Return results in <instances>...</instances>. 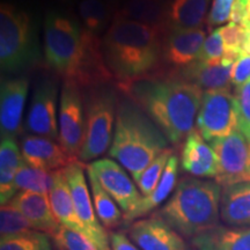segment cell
<instances>
[{
    "instance_id": "1",
    "label": "cell",
    "mask_w": 250,
    "mask_h": 250,
    "mask_svg": "<svg viewBox=\"0 0 250 250\" xmlns=\"http://www.w3.org/2000/svg\"><path fill=\"white\" fill-rule=\"evenodd\" d=\"M44 56L49 67L64 78L65 83L80 88L104 85L114 78L99 36L57 12L45 17Z\"/></svg>"
},
{
    "instance_id": "2",
    "label": "cell",
    "mask_w": 250,
    "mask_h": 250,
    "mask_svg": "<svg viewBox=\"0 0 250 250\" xmlns=\"http://www.w3.org/2000/svg\"><path fill=\"white\" fill-rule=\"evenodd\" d=\"M121 87L173 145H179L193 130L204 94L198 86L170 74L122 83Z\"/></svg>"
},
{
    "instance_id": "3",
    "label": "cell",
    "mask_w": 250,
    "mask_h": 250,
    "mask_svg": "<svg viewBox=\"0 0 250 250\" xmlns=\"http://www.w3.org/2000/svg\"><path fill=\"white\" fill-rule=\"evenodd\" d=\"M166 30L114 18L102 40L103 56L114 78L131 83L152 76L162 59Z\"/></svg>"
},
{
    "instance_id": "4",
    "label": "cell",
    "mask_w": 250,
    "mask_h": 250,
    "mask_svg": "<svg viewBox=\"0 0 250 250\" xmlns=\"http://www.w3.org/2000/svg\"><path fill=\"white\" fill-rule=\"evenodd\" d=\"M168 139L136 103L123 101L117 108L109 155L137 182L153 161L168 147Z\"/></svg>"
},
{
    "instance_id": "5",
    "label": "cell",
    "mask_w": 250,
    "mask_h": 250,
    "mask_svg": "<svg viewBox=\"0 0 250 250\" xmlns=\"http://www.w3.org/2000/svg\"><path fill=\"white\" fill-rule=\"evenodd\" d=\"M221 192L223 187L217 181L186 176L154 214L184 239L191 240L219 225Z\"/></svg>"
},
{
    "instance_id": "6",
    "label": "cell",
    "mask_w": 250,
    "mask_h": 250,
    "mask_svg": "<svg viewBox=\"0 0 250 250\" xmlns=\"http://www.w3.org/2000/svg\"><path fill=\"white\" fill-rule=\"evenodd\" d=\"M85 132L79 160L95 161L110 148L117 116L116 96L104 85L89 88L83 98Z\"/></svg>"
},
{
    "instance_id": "7",
    "label": "cell",
    "mask_w": 250,
    "mask_h": 250,
    "mask_svg": "<svg viewBox=\"0 0 250 250\" xmlns=\"http://www.w3.org/2000/svg\"><path fill=\"white\" fill-rule=\"evenodd\" d=\"M30 19L26 12L2 2L0 7V66L4 72H17L36 62Z\"/></svg>"
},
{
    "instance_id": "8",
    "label": "cell",
    "mask_w": 250,
    "mask_h": 250,
    "mask_svg": "<svg viewBox=\"0 0 250 250\" xmlns=\"http://www.w3.org/2000/svg\"><path fill=\"white\" fill-rule=\"evenodd\" d=\"M196 129L208 143L224 138L237 129L234 93L228 89L204 92L197 115Z\"/></svg>"
},
{
    "instance_id": "9",
    "label": "cell",
    "mask_w": 250,
    "mask_h": 250,
    "mask_svg": "<svg viewBox=\"0 0 250 250\" xmlns=\"http://www.w3.org/2000/svg\"><path fill=\"white\" fill-rule=\"evenodd\" d=\"M218 160V174L214 181L221 187L249 182L250 140L239 129L224 138L210 143Z\"/></svg>"
},
{
    "instance_id": "10",
    "label": "cell",
    "mask_w": 250,
    "mask_h": 250,
    "mask_svg": "<svg viewBox=\"0 0 250 250\" xmlns=\"http://www.w3.org/2000/svg\"><path fill=\"white\" fill-rule=\"evenodd\" d=\"M58 127V143L68 155L79 160L85 132V112L81 88L74 83H64L62 85Z\"/></svg>"
},
{
    "instance_id": "11",
    "label": "cell",
    "mask_w": 250,
    "mask_h": 250,
    "mask_svg": "<svg viewBox=\"0 0 250 250\" xmlns=\"http://www.w3.org/2000/svg\"><path fill=\"white\" fill-rule=\"evenodd\" d=\"M64 171L70 186L77 214L88 232L89 240L98 250H111L107 230L100 223L94 208L93 198L90 197L92 193L87 186L85 166L81 161H77L64 168Z\"/></svg>"
},
{
    "instance_id": "12",
    "label": "cell",
    "mask_w": 250,
    "mask_h": 250,
    "mask_svg": "<svg viewBox=\"0 0 250 250\" xmlns=\"http://www.w3.org/2000/svg\"><path fill=\"white\" fill-rule=\"evenodd\" d=\"M95 174L103 189L117 203L124 214L129 213L143 198L142 192L124 167L111 159H98L87 166Z\"/></svg>"
},
{
    "instance_id": "13",
    "label": "cell",
    "mask_w": 250,
    "mask_h": 250,
    "mask_svg": "<svg viewBox=\"0 0 250 250\" xmlns=\"http://www.w3.org/2000/svg\"><path fill=\"white\" fill-rule=\"evenodd\" d=\"M24 126L31 134L58 142L57 86L52 80L40 81L35 87Z\"/></svg>"
},
{
    "instance_id": "14",
    "label": "cell",
    "mask_w": 250,
    "mask_h": 250,
    "mask_svg": "<svg viewBox=\"0 0 250 250\" xmlns=\"http://www.w3.org/2000/svg\"><path fill=\"white\" fill-rule=\"evenodd\" d=\"M127 236L140 250H190L186 239L155 214L133 221Z\"/></svg>"
},
{
    "instance_id": "15",
    "label": "cell",
    "mask_w": 250,
    "mask_h": 250,
    "mask_svg": "<svg viewBox=\"0 0 250 250\" xmlns=\"http://www.w3.org/2000/svg\"><path fill=\"white\" fill-rule=\"evenodd\" d=\"M29 81L24 78L2 80L0 88V131L1 138H14L21 133L22 112Z\"/></svg>"
},
{
    "instance_id": "16",
    "label": "cell",
    "mask_w": 250,
    "mask_h": 250,
    "mask_svg": "<svg viewBox=\"0 0 250 250\" xmlns=\"http://www.w3.org/2000/svg\"><path fill=\"white\" fill-rule=\"evenodd\" d=\"M205 30L168 28L162 43V59L168 65L181 68L195 62L205 42Z\"/></svg>"
},
{
    "instance_id": "17",
    "label": "cell",
    "mask_w": 250,
    "mask_h": 250,
    "mask_svg": "<svg viewBox=\"0 0 250 250\" xmlns=\"http://www.w3.org/2000/svg\"><path fill=\"white\" fill-rule=\"evenodd\" d=\"M234 62L223 58L214 62L195 61L187 66L176 68L171 76L198 86L203 92L210 90H230V73Z\"/></svg>"
},
{
    "instance_id": "18",
    "label": "cell",
    "mask_w": 250,
    "mask_h": 250,
    "mask_svg": "<svg viewBox=\"0 0 250 250\" xmlns=\"http://www.w3.org/2000/svg\"><path fill=\"white\" fill-rule=\"evenodd\" d=\"M21 152L27 164L46 171L64 169L73 162L79 161L68 155L56 140L35 134L23 137L21 140Z\"/></svg>"
},
{
    "instance_id": "19",
    "label": "cell",
    "mask_w": 250,
    "mask_h": 250,
    "mask_svg": "<svg viewBox=\"0 0 250 250\" xmlns=\"http://www.w3.org/2000/svg\"><path fill=\"white\" fill-rule=\"evenodd\" d=\"M183 170L197 179H214L218 174V160L213 148L193 129L186 138L181 152Z\"/></svg>"
},
{
    "instance_id": "20",
    "label": "cell",
    "mask_w": 250,
    "mask_h": 250,
    "mask_svg": "<svg viewBox=\"0 0 250 250\" xmlns=\"http://www.w3.org/2000/svg\"><path fill=\"white\" fill-rule=\"evenodd\" d=\"M29 221L34 230L51 236L61 226L52 212L49 197L30 191H19L9 202Z\"/></svg>"
},
{
    "instance_id": "21",
    "label": "cell",
    "mask_w": 250,
    "mask_h": 250,
    "mask_svg": "<svg viewBox=\"0 0 250 250\" xmlns=\"http://www.w3.org/2000/svg\"><path fill=\"white\" fill-rule=\"evenodd\" d=\"M220 218L226 226L250 228V182L223 187Z\"/></svg>"
},
{
    "instance_id": "22",
    "label": "cell",
    "mask_w": 250,
    "mask_h": 250,
    "mask_svg": "<svg viewBox=\"0 0 250 250\" xmlns=\"http://www.w3.org/2000/svg\"><path fill=\"white\" fill-rule=\"evenodd\" d=\"M193 250H250V228L218 225L190 240Z\"/></svg>"
},
{
    "instance_id": "23",
    "label": "cell",
    "mask_w": 250,
    "mask_h": 250,
    "mask_svg": "<svg viewBox=\"0 0 250 250\" xmlns=\"http://www.w3.org/2000/svg\"><path fill=\"white\" fill-rule=\"evenodd\" d=\"M49 201L59 225L76 230L89 240V234L77 214L64 169L55 171V183L49 193Z\"/></svg>"
},
{
    "instance_id": "24",
    "label": "cell",
    "mask_w": 250,
    "mask_h": 250,
    "mask_svg": "<svg viewBox=\"0 0 250 250\" xmlns=\"http://www.w3.org/2000/svg\"><path fill=\"white\" fill-rule=\"evenodd\" d=\"M179 155L176 153H173L154 191L148 196H143V198L134 206L133 210L124 214V224H132L137 219H140L144 215L148 214L149 212L154 211L169 197L171 192H174L175 188L177 186V179H179Z\"/></svg>"
},
{
    "instance_id": "25",
    "label": "cell",
    "mask_w": 250,
    "mask_h": 250,
    "mask_svg": "<svg viewBox=\"0 0 250 250\" xmlns=\"http://www.w3.org/2000/svg\"><path fill=\"white\" fill-rule=\"evenodd\" d=\"M169 4L170 0H127L114 18L167 29Z\"/></svg>"
},
{
    "instance_id": "26",
    "label": "cell",
    "mask_w": 250,
    "mask_h": 250,
    "mask_svg": "<svg viewBox=\"0 0 250 250\" xmlns=\"http://www.w3.org/2000/svg\"><path fill=\"white\" fill-rule=\"evenodd\" d=\"M22 152L14 138H1L0 144V203L7 204L17 195L15 177L23 162Z\"/></svg>"
},
{
    "instance_id": "27",
    "label": "cell",
    "mask_w": 250,
    "mask_h": 250,
    "mask_svg": "<svg viewBox=\"0 0 250 250\" xmlns=\"http://www.w3.org/2000/svg\"><path fill=\"white\" fill-rule=\"evenodd\" d=\"M210 0H170L168 28L198 29L208 19Z\"/></svg>"
},
{
    "instance_id": "28",
    "label": "cell",
    "mask_w": 250,
    "mask_h": 250,
    "mask_svg": "<svg viewBox=\"0 0 250 250\" xmlns=\"http://www.w3.org/2000/svg\"><path fill=\"white\" fill-rule=\"evenodd\" d=\"M86 169L89 181L94 208H95L100 223L104 227L105 230L116 229L124 220V214L122 213L123 211L121 210L117 203L114 201V198L103 189V187L100 184L98 179H96L95 174L88 167Z\"/></svg>"
},
{
    "instance_id": "29",
    "label": "cell",
    "mask_w": 250,
    "mask_h": 250,
    "mask_svg": "<svg viewBox=\"0 0 250 250\" xmlns=\"http://www.w3.org/2000/svg\"><path fill=\"white\" fill-rule=\"evenodd\" d=\"M78 14L83 27L89 33L99 36L112 22V6L104 0H80L78 2Z\"/></svg>"
},
{
    "instance_id": "30",
    "label": "cell",
    "mask_w": 250,
    "mask_h": 250,
    "mask_svg": "<svg viewBox=\"0 0 250 250\" xmlns=\"http://www.w3.org/2000/svg\"><path fill=\"white\" fill-rule=\"evenodd\" d=\"M55 183V171H46L33 167L23 160L15 177V188L19 191H30L49 197Z\"/></svg>"
},
{
    "instance_id": "31",
    "label": "cell",
    "mask_w": 250,
    "mask_h": 250,
    "mask_svg": "<svg viewBox=\"0 0 250 250\" xmlns=\"http://www.w3.org/2000/svg\"><path fill=\"white\" fill-rule=\"evenodd\" d=\"M0 250H54V246L48 234L31 230L20 235L2 237Z\"/></svg>"
},
{
    "instance_id": "32",
    "label": "cell",
    "mask_w": 250,
    "mask_h": 250,
    "mask_svg": "<svg viewBox=\"0 0 250 250\" xmlns=\"http://www.w3.org/2000/svg\"><path fill=\"white\" fill-rule=\"evenodd\" d=\"M33 227L27 218L12 204L1 205L0 208V234L2 237L15 236L31 232Z\"/></svg>"
},
{
    "instance_id": "33",
    "label": "cell",
    "mask_w": 250,
    "mask_h": 250,
    "mask_svg": "<svg viewBox=\"0 0 250 250\" xmlns=\"http://www.w3.org/2000/svg\"><path fill=\"white\" fill-rule=\"evenodd\" d=\"M174 151L171 148H167L165 152H162L151 165L146 168L140 176V179L137 181L136 184L138 186L143 196H148L154 191V189L160 182L162 174L166 169V166L168 164V160L173 154Z\"/></svg>"
},
{
    "instance_id": "34",
    "label": "cell",
    "mask_w": 250,
    "mask_h": 250,
    "mask_svg": "<svg viewBox=\"0 0 250 250\" xmlns=\"http://www.w3.org/2000/svg\"><path fill=\"white\" fill-rule=\"evenodd\" d=\"M224 41L225 54L223 58L229 59L235 62L243 51L247 29L242 24L229 22L226 26L219 27Z\"/></svg>"
},
{
    "instance_id": "35",
    "label": "cell",
    "mask_w": 250,
    "mask_h": 250,
    "mask_svg": "<svg viewBox=\"0 0 250 250\" xmlns=\"http://www.w3.org/2000/svg\"><path fill=\"white\" fill-rule=\"evenodd\" d=\"M51 237L61 250H98L93 242L83 234L62 225L56 229Z\"/></svg>"
},
{
    "instance_id": "36",
    "label": "cell",
    "mask_w": 250,
    "mask_h": 250,
    "mask_svg": "<svg viewBox=\"0 0 250 250\" xmlns=\"http://www.w3.org/2000/svg\"><path fill=\"white\" fill-rule=\"evenodd\" d=\"M234 96L237 110V129L250 140V80L235 87Z\"/></svg>"
},
{
    "instance_id": "37",
    "label": "cell",
    "mask_w": 250,
    "mask_h": 250,
    "mask_svg": "<svg viewBox=\"0 0 250 250\" xmlns=\"http://www.w3.org/2000/svg\"><path fill=\"white\" fill-rule=\"evenodd\" d=\"M225 54L224 41L220 34V28H217L205 40L196 61L204 62H214L221 61Z\"/></svg>"
},
{
    "instance_id": "38",
    "label": "cell",
    "mask_w": 250,
    "mask_h": 250,
    "mask_svg": "<svg viewBox=\"0 0 250 250\" xmlns=\"http://www.w3.org/2000/svg\"><path fill=\"white\" fill-rule=\"evenodd\" d=\"M235 0H213L208 14L206 23L208 27H217L230 21V14Z\"/></svg>"
},
{
    "instance_id": "39",
    "label": "cell",
    "mask_w": 250,
    "mask_h": 250,
    "mask_svg": "<svg viewBox=\"0 0 250 250\" xmlns=\"http://www.w3.org/2000/svg\"><path fill=\"white\" fill-rule=\"evenodd\" d=\"M250 80V55L242 51L237 61L234 62L230 73V81L234 87L242 86Z\"/></svg>"
},
{
    "instance_id": "40",
    "label": "cell",
    "mask_w": 250,
    "mask_h": 250,
    "mask_svg": "<svg viewBox=\"0 0 250 250\" xmlns=\"http://www.w3.org/2000/svg\"><path fill=\"white\" fill-rule=\"evenodd\" d=\"M111 250H140L130 237L122 232H112L109 236Z\"/></svg>"
},
{
    "instance_id": "41",
    "label": "cell",
    "mask_w": 250,
    "mask_h": 250,
    "mask_svg": "<svg viewBox=\"0 0 250 250\" xmlns=\"http://www.w3.org/2000/svg\"><path fill=\"white\" fill-rule=\"evenodd\" d=\"M247 6L248 0H235L234 1L232 14H230V22L242 24L247 18Z\"/></svg>"
},
{
    "instance_id": "42",
    "label": "cell",
    "mask_w": 250,
    "mask_h": 250,
    "mask_svg": "<svg viewBox=\"0 0 250 250\" xmlns=\"http://www.w3.org/2000/svg\"><path fill=\"white\" fill-rule=\"evenodd\" d=\"M242 26L245 27L247 30L250 29V0H248V6H247V18L245 22L242 23Z\"/></svg>"
},
{
    "instance_id": "43",
    "label": "cell",
    "mask_w": 250,
    "mask_h": 250,
    "mask_svg": "<svg viewBox=\"0 0 250 250\" xmlns=\"http://www.w3.org/2000/svg\"><path fill=\"white\" fill-rule=\"evenodd\" d=\"M243 51L250 55V29L247 30L246 41H245V44H243Z\"/></svg>"
},
{
    "instance_id": "44",
    "label": "cell",
    "mask_w": 250,
    "mask_h": 250,
    "mask_svg": "<svg viewBox=\"0 0 250 250\" xmlns=\"http://www.w3.org/2000/svg\"><path fill=\"white\" fill-rule=\"evenodd\" d=\"M104 1H107V2H109V4H111V2H114L115 0H104Z\"/></svg>"
},
{
    "instance_id": "45",
    "label": "cell",
    "mask_w": 250,
    "mask_h": 250,
    "mask_svg": "<svg viewBox=\"0 0 250 250\" xmlns=\"http://www.w3.org/2000/svg\"><path fill=\"white\" fill-rule=\"evenodd\" d=\"M249 182H250V174H249Z\"/></svg>"
}]
</instances>
